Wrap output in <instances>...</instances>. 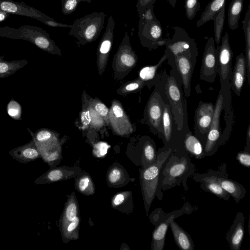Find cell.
Listing matches in <instances>:
<instances>
[{"label":"cell","mask_w":250,"mask_h":250,"mask_svg":"<svg viewBox=\"0 0 250 250\" xmlns=\"http://www.w3.org/2000/svg\"><path fill=\"white\" fill-rule=\"evenodd\" d=\"M167 75L165 94L177 130L183 134L189 131L188 122L187 105L186 97L182 90V83L177 81L179 74L175 65H172Z\"/></svg>","instance_id":"cell-1"},{"label":"cell","mask_w":250,"mask_h":250,"mask_svg":"<svg viewBox=\"0 0 250 250\" xmlns=\"http://www.w3.org/2000/svg\"><path fill=\"white\" fill-rule=\"evenodd\" d=\"M92 0H62V12L63 15H69L74 12L81 2L90 3Z\"/></svg>","instance_id":"cell-39"},{"label":"cell","mask_w":250,"mask_h":250,"mask_svg":"<svg viewBox=\"0 0 250 250\" xmlns=\"http://www.w3.org/2000/svg\"><path fill=\"white\" fill-rule=\"evenodd\" d=\"M225 7L226 3L223 5L219 11L214 15L212 19L214 21L215 42L217 44V47L219 46L221 39L225 21Z\"/></svg>","instance_id":"cell-35"},{"label":"cell","mask_w":250,"mask_h":250,"mask_svg":"<svg viewBox=\"0 0 250 250\" xmlns=\"http://www.w3.org/2000/svg\"><path fill=\"white\" fill-rule=\"evenodd\" d=\"M218 52L213 37L208 39L202 59L199 79L213 83L218 74Z\"/></svg>","instance_id":"cell-9"},{"label":"cell","mask_w":250,"mask_h":250,"mask_svg":"<svg viewBox=\"0 0 250 250\" xmlns=\"http://www.w3.org/2000/svg\"><path fill=\"white\" fill-rule=\"evenodd\" d=\"M214 177L221 187L231 196L237 203L245 195L246 189L241 184L221 176L214 175Z\"/></svg>","instance_id":"cell-25"},{"label":"cell","mask_w":250,"mask_h":250,"mask_svg":"<svg viewBox=\"0 0 250 250\" xmlns=\"http://www.w3.org/2000/svg\"><path fill=\"white\" fill-rule=\"evenodd\" d=\"M183 144L186 151L196 159H201L205 156L202 144L190 130L185 133Z\"/></svg>","instance_id":"cell-26"},{"label":"cell","mask_w":250,"mask_h":250,"mask_svg":"<svg viewBox=\"0 0 250 250\" xmlns=\"http://www.w3.org/2000/svg\"><path fill=\"white\" fill-rule=\"evenodd\" d=\"M244 219L243 213L238 212L227 233L226 239L232 250H239L240 249L244 235Z\"/></svg>","instance_id":"cell-19"},{"label":"cell","mask_w":250,"mask_h":250,"mask_svg":"<svg viewBox=\"0 0 250 250\" xmlns=\"http://www.w3.org/2000/svg\"><path fill=\"white\" fill-rule=\"evenodd\" d=\"M3 57H0V78H4L15 73L28 63L25 60L8 61L3 60Z\"/></svg>","instance_id":"cell-31"},{"label":"cell","mask_w":250,"mask_h":250,"mask_svg":"<svg viewBox=\"0 0 250 250\" xmlns=\"http://www.w3.org/2000/svg\"><path fill=\"white\" fill-rule=\"evenodd\" d=\"M82 102L85 104L88 110L89 127L99 130L103 129L106 125L104 119L91 108L83 98Z\"/></svg>","instance_id":"cell-36"},{"label":"cell","mask_w":250,"mask_h":250,"mask_svg":"<svg viewBox=\"0 0 250 250\" xmlns=\"http://www.w3.org/2000/svg\"><path fill=\"white\" fill-rule=\"evenodd\" d=\"M80 222V218L79 216H77L76 218L71 221L65 228L63 231L62 232V234H63L65 237L70 238H77L76 233L78 230Z\"/></svg>","instance_id":"cell-42"},{"label":"cell","mask_w":250,"mask_h":250,"mask_svg":"<svg viewBox=\"0 0 250 250\" xmlns=\"http://www.w3.org/2000/svg\"><path fill=\"white\" fill-rule=\"evenodd\" d=\"M246 76V59L244 52H242L236 56L230 79L231 90L238 96L240 95Z\"/></svg>","instance_id":"cell-17"},{"label":"cell","mask_w":250,"mask_h":250,"mask_svg":"<svg viewBox=\"0 0 250 250\" xmlns=\"http://www.w3.org/2000/svg\"><path fill=\"white\" fill-rule=\"evenodd\" d=\"M169 226L167 219L158 224L152 233V250H163L165 246V236Z\"/></svg>","instance_id":"cell-29"},{"label":"cell","mask_w":250,"mask_h":250,"mask_svg":"<svg viewBox=\"0 0 250 250\" xmlns=\"http://www.w3.org/2000/svg\"><path fill=\"white\" fill-rule=\"evenodd\" d=\"M109 147L110 146L105 142H98L94 146L93 153L97 157H103L106 155Z\"/></svg>","instance_id":"cell-43"},{"label":"cell","mask_w":250,"mask_h":250,"mask_svg":"<svg viewBox=\"0 0 250 250\" xmlns=\"http://www.w3.org/2000/svg\"><path fill=\"white\" fill-rule=\"evenodd\" d=\"M162 36V27L156 18L147 21L139 20L138 37L143 46L152 50L164 45Z\"/></svg>","instance_id":"cell-7"},{"label":"cell","mask_w":250,"mask_h":250,"mask_svg":"<svg viewBox=\"0 0 250 250\" xmlns=\"http://www.w3.org/2000/svg\"><path fill=\"white\" fill-rule=\"evenodd\" d=\"M174 60L183 86L184 96L188 98L191 92V81L196 59L188 55H182L175 57Z\"/></svg>","instance_id":"cell-14"},{"label":"cell","mask_w":250,"mask_h":250,"mask_svg":"<svg viewBox=\"0 0 250 250\" xmlns=\"http://www.w3.org/2000/svg\"><path fill=\"white\" fill-rule=\"evenodd\" d=\"M103 12H94L77 19L72 24L69 34L81 45L96 41L104 28L105 18Z\"/></svg>","instance_id":"cell-2"},{"label":"cell","mask_w":250,"mask_h":250,"mask_svg":"<svg viewBox=\"0 0 250 250\" xmlns=\"http://www.w3.org/2000/svg\"><path fill=\"white\" fill-rule=\"evenodd\" d=\"M244 0H232L228 12V21L229 28L231 30L237 29L243 7Z\"/></svg>","instance_id":"cell-28"},{"label":"cell","mask_w":250,"mask_h":250,"mask_svg":"<svg viewBox=\"0 0 250 250\" xmlns=\"http://www.w3.org/2000/svg\"><path fill=\"white\" fill-rule=\"evenodd\" d=\"M245 151H250V124L249 125L246 133V146Z\"/></svg>","instance_id":"cell-50"},{"label":"cell","mask_w":250,"mask_h":250,"mask_svg":"<svg viewBox=\"0 0 250 250\" xmlns=\"http://www.w3.org/2000/svg\"><path fill=\"white\" fill-rule=\"evenodd\" d=\"M237 159L239 163L243 166L249 167L250 166V152L244 151L238 153L237 155Z\"/></svg>","instance_id":"cell-46"},{"label":"cell","mask_w":250,"mask_h":250,"mask_svg":"<svg viewBox=\"0 0 250 250\" xmlns=\"http://www.w3.org/2000/svg\"><path fill=\"white\" fill-rule=\"evenodd\" d=\"M175 159L172 161L170 158L169 161L171 164L167 163L169 165H167L164 171L165 176L167 178V180L164 181L165 182L168 181L172 183L188 173L189 168L188 160L183 157L179 160L176 156H175Z\"/></svg>","instance_id":"cell-22"},{"label":"cell","mask_w":250,"mask_h":250,"mask_svg":"<svg viewBox=\"0 0 250 250\" xmlns=\"http://www.w3.org/2000/svg\"><path fill=\"white\" fill-rule=\"evenodd\" d=\"M173 119L167 102H163L162 125L165 149H171Z\"/></svg>","instance_id":"cell-24"},{"label":"cell","mask_w":250,"mask_h":250,"mask_svg":"<svg viewBox=\"0 0 250 250\" xmlns=\"http://www.w3.org/2000/svg\"><path fill=\"white\" fill-rule=\"evenodd\" d=\"M226 0H212L208 3L202 13L201 18L196 22V26L200 27L209 21H211L215 14L219 11Z\"/></svg>","instance_id":"cell-30"},{"label":"cell","mask_w":250,"mask_h":250,"mask_svg":"<svg viewBox=\"0 0 250 250\" xmlns=\"http://www.w3.org/2000/svg\"><path fill=\"white\" fill-rule=\"evenodd\" d=\"M143 155L148 166L153 164L156 160V152L154 146L150 142L145 143L143 147Z\"/></svg>","instance_id":"cell-40"},{"label":"cell","mask_w":250,"mask_h":250,"mask_svg":"<svg viewBox=\"0 0 250 250\" xmlns=\"http://www.w3.org/2000/svg\"><path fill=\"white\" fill-rule=\"evenodd\" d=\"M163 102L161 94L155 88L146 105L144 119L151 132L163 140Z\"/></svg>","instance_id":"cell-6"},{"label":"cell","mask_w":250,"mask_h":250,"mask_svg":"<svg viewBox=\"0 0 250 250\" xmlns=\"http://www.w3.org/2000/svg\"><path fill=\"white\" fill-rule=\"evenodd\" d=\"M145 86L144 82L138 78L121 85L116 92L120 95L125 96L140 91Z\"/></svg>","instance_id":"cell-34"},{"label":"cell","mask_w":250,"mask_h":250,"mask_svg":"<svg viewBox=\"0 0 250 250\" xmlns=\"http://www.w3.org/2000/svg\"><path fill=\"white\" fill-rule=\"evenodd\" d=\"M123 174L121 170L119 168H113L108 173V180L111 184H117L122 180Z\"/></svg>","instance_id":"cell-44"},{"label":"cell","mask_w":250,"mask_h":250,"mask_svg":"<svg viewBox=\"0 0 250 250\" xmlns=\"http://www.w3.org/2000/svg\"><path fill=\"white\" fill-rule=\"evenodd\" d=\"M177 0H167L172 8H174Z\"/></svg>","instance_id":"cell-51"},{"label":"cell","mask_w":250,"mask_h":250,"mask_svg":"<svg viewBox=\"0 0 250 250\" xmlns=\"http://www.w3.org/2000/svg\"><path fill=\"white\" fill-rule=\"evenodd\" d=\"M137 61V56L131 45L128 33L125 32L113 59L114 79L120 80L124 78L136 66Z\"/></svg>","instance_id":"cell-4"},{"label":"cell","mask_w":250,"mask_h":250,"mask_svg":"<svg viewBox=\"0 0 250 250\" xmlns=\"http://www.w3.org/2000/svg\"><path fill=\"white\" fill-rule=\"evenodd\" d=\"M127 196L126 192H122L115 195L112 200V205L113 207H117L122 205Z\"/></svg>","instance_id":"cell-47"},{"label":"cell","mask_w":250,"mask_h":250,"mask_svg":"<svg viewBox=\"0 0 250 250\" xmlns=\"http://www.w3.org/2000/svg\"><path fill=\"white\" fill-rule=\"evenodd\" d=\"M1 9L5 11L14 13L17 11V7L13 3L3 1L0 4Z\"/></svg>","instance_id":"cell-48"},{"label":"cell","mask_w":250,"mask_h":250,"mask_svg":"<svg viewBox=\"0 0 250 250\" xmlns=\"http://www.w3.org/2000/svg\"><path fill=\"white\" fill-rule=\"evenodd\" d=\"M184 8L187 18L192 20L197 12L201 10V6L198 0H185Z\"/></svg>","instance_id":"cell-38"},{"label":"cell","mask_w":250,"mask_h":250,"mask_svg":"<svg viewBox=\"0 0 250 250\" xmlns=\"http://www.w3.org/2000/svg\"><path fill=\"white\" fill-rule=\"evenodd\" d=\"M156 0H138L136 6L138 14L148 8L153 7V5Z\"/></svg>","instance_id":"cell-45"},{"label":"cell","mask_w":250,"mask_h":250,"mask_svg":"<svg viewBox=\"0 0 250 250\" xmlns=\"http://www.w3.org/2000/svg\"><path fill=\"white\" fill-rule=\"evenodd\" d=\"M77 187L80 192L85 194H91L94 192L92 181L88 176L81 177L77 180Z\"/></svg>","instance_id":"cell-37"},{"label":"cell","mask_w":250,"mask_h":250,"mask_svg":"<svg viewBox=\"0 0 250 250\" xmlns=\"http://www.w3.org/2000/svg\"><path fill=\"white\" fill-rule=\"evenodd\" d=\"M115 23L112 16L108 19L105 31L99 42L97 51V66L99 74L102 75L107 64L113 40Z\"/></svg>","instance_id":"cell-13"},{"label":"cell","mask_w":250,"mask_h":250,"mask_svg":"<svg viewBox=\"0 0 250 250\" xmlns=\"http://www.w3.org/2000/svg\"><path fill=\"white\" fill-rule=\"evenodd\" d=\"M45 23L52 27H62V28H71L72 26L71 24H65L62 23H59L54 21H45Z\"/></svg>","instance_id":"cell-49"},{"label":"cell","mask_w":250,"mask_h":250,"mask_svg":"<svg viewBox=\"0 0 250 250\" xmlns=\"http://www.w3.org/2000/svg\"><path fill=\"white\" fill-rule=\"evenodd\" d=\"M220 45L217 47L218 52V70L221 89H230V79L232 72L233 52L229 43V34L226 32L221 38Z\"/></svg>","instance_id":"cell-8"},{"label":"cell","mask_w":250,"mask_h":250,"mask_svg":"<svg viewBox=\"0 0 250 250\" xmlns=\"http://www.w3.org/2000/svg\"><path fill=\"white\" fill-rule=\"evenodd\" d=\"M224 94L220 89L217 98L213 115L206 142L204 146L205 156H210L217 150V144L221 136L220 117L223 110Z\"/></svg>","instance_id":"cell-10"},{"label":"cell","mask_w":250,"mask_h":250,"mask_svg":"<svg viewBox=\"0 0 250 250\" xmlns=\"http://www.w3.org/2000/svg\"><path fill=\"white\" fill-rule=\"evenodd\" d=\"M78 212L77 202L72 198L66 204L61 218L60 227L62 232L66 226L77 216Z\"/></svg>","instance_id":"cell-32"},{"label":"cell","mask_w":250,"mask_h":250,"mask_svg":"<svg viewBox=\"0 0 250 250\" xmlns=\"http://www.w3.org/2000/svg\"><path fill=\"white\" fill-rule=\"evenodd\" d=\"M214 105L212 103L200 101L195 111L194 129L196 136L204 146L212 121Z\"/></svg>","instance_id":"cell-12"},{"label":"cell","mask_w":250,"mask_h":250,"mask_svg":"<svg viewBox=\"0 0 250 250\" xmlns=\"http://www.w3.org/2000/svg\"><path fill=\"white\" fill-rule=\"evenodd\" d=\"M174 215L167 218L175 241L182 250H193L194 244L190 235L174 222Z\"/></svg>","instance_id":"cell-21"},{"label":"cell","mask_w":250,"mask_h":250,"mask_svg":"<svg viewBox=\"0 0 250 250\" xmlns=\"http://www.w3.org/2000/svg\"><path fill=\"white\" fill-rule=\"evenodd\" d=\"M222 90L224 94L223 110L224 111L223 117L226 123V126L218 142L217 149L219 146L225 143L229 138L234 123V115L231 100V90Z\"/></svg>","instance_id":"cell-15"},{"label":"cell","mask_w":250,"mask_h":250,"mask_svg":"<svg viewBox=\"0 0 250 250\" xmlns=\"http://www.w3.org/2000/svg\"><path fill=\"white\" fill-rule=\"evenodd\" d=\"M168 58V54L165 52L157 64L144 67L139 71L138 78L144 82L145 85H146L149 89H150L152 86H155L160 81L163 73H158V70Z\"/></svg>","instance_id":"cell-20"},{"label":"cell","mask_w":250,"mask_h":250,"mask_svg":"<svg viewBox=\"0 0 250 250\" xmlns=\"http://www.w3.org/2000/svg\"><path fill=\"white\" fill-rule=\"evenodd\" d=\"M9 154L15 160L27 164L41 157V153L33 139L26 144L13 148Z\"/></svg>","instance_id":"cell-18"},{"label":"cell","mask_w":250,"mask_h":250,"mask_svg":"<svg viewBox=\"0 0 250 250\" xmlns=\"http://www.w3.org/2000/svg\"><path fill=\"white\" fill-rule=\"evenodd\" d=\"M28 130L40 153L58 148V135L54 131L46 128H42L33 133Z\"/></svg>","instance_id":"cell-16"},{"label":"cell","mask_w":250,"mask_h":250,"mask_svg":"<svg viewBox=\"0 0 250 250\" xmlns=\"http://www.w3.org/2000/svg\"><path fill=\"white\" fill-rule=\"evenodd\" d=\"M193 179L201 183V187L225 200H229L230 195L216 181L214 175H195Z\"/></svg>","instance_id":"cell-23"},{"label":"cell","mask_w":250,"mask_h":250,"mask_svg":"<svg viewBox=\"0 0 250 250\" xmlns=\"http://www.w3.org/2000/svg\"><path fill=\"white\" fill-rule=\"evenodd\" d=\"M246 43V63L247 79L250 85V4L248 6L247 12L242 21Z\"/></svg>","instance_id":"cell-27"},{"label":"cell","mask_w":250,"mask_h":250,"mask_svg":"<svg viewBox=\"0 0 250 250\" xmlns=\"http://www.w3.org/2000/svg\"><path fill=\"white\" fill-rule=\"evenodd\" d=\"M7 113L14 120H21V108L20 104L11 99L7 104Z\"/></svg>","instance_id":"cell-41"},{"label":"cell","mask_w":250,"mask_h":250,"mask_svg":"<svg viewBox=\"0 0 250 250\" xmlns=\"http://www.w3.org/2000/svg\"><path fill=\"white\" fill-rule=\"evenodd\" d=\"M171 153V149H165L159 154L153 164L140 172L141 188L147 214L156 193L160 170Z\"/></svg>","instance_id":"cell-3"},{"label":"cell","mask_w":250,"mask_h":250,"mask_svg":"<svg viewBox=\"0 0 250 250\" xmlns=\"http://www.w3.org/2000/svg\"><path fill=\"white\" fill-rule=\"evenodd\" d=\"M109 125L117 135L125 136L134 131V127L121 103L117 99L111 103L108 113Z\"/></svg>","instance_id":"cell-11"},{"label":"cell","mask_w":250,"mask_h":250,"mask_svg":"<svg viewBox=\"0 0 250 250\" xmlns=\"http://www.w3.org/2000/svg\"><path fill=\"white\" fill-rule=\"evenodd\" d=\"M82 98L86 102L87 104L94 110L104 120L106 125H109L108 113L109 108L101 102L99 99L92 98L86 94L83 91Z\"/></svg>","instance_id":"cell-33"},{"label":"cell","mask_w":250,"mask_h":250,"mask_svg":"<svg viewBox=\"0 0 250 250\" xmlns=\"http://www.w3.org/2000/svg\"><path fill=\"white\" fill-rule=\"evenodd\" d=\"M4 18V15H3L2 14H0V21H2V20H3Z\"/></svg>","instance_id":"cell-52"},{"label":"cell","mask_w":250,"mask_h":250,"mask_svg":"<svg viewBox=\"0 0 250 250\" xmlns=\"http://www.w3.org/2000/svg\"><path fill=\"white\" fill-rule=\"evenodd\" d=\"M174 33L171 39L166 40L165 45L168 57L173 58L177 56L186 55L196 59L198 54L197 44L194 39L191 38L183 28L173 26Z\"/></svg>","instance_id":"cell-5"}]
</instances>
